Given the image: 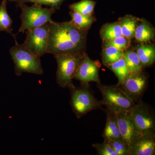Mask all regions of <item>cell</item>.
Returning <instances> with one entry per match:
<instances>
[{
  "instance_id": "cell-1",
  "label": "cell",
  "mask_w": 155,
  "mask_h": 155,
  "mask_svg": "<svg viewBox=\"0 0 155 155\" xmlns=\"http://www.w3.org/2000/svg\"><path fill=\"white\" fill-rule=\"evenodd\" d=\"M86 31L80 30L72 21L49 22L48 54L82 51L86 42Z\"/></svg>"
},
{
  "instance_id": "cell-2",
  "label": "cell",
  "mask_w": 155,
  "mask_h": 155,
  "mask_svg": "<svg viewBox=\"0 0 155 155\" xmlns=\"http://www.w3.org/2000/svg\"><path fill=\"white\" fill-rule=\"evenodd\" d=\"M84 51L63 53L54 56L58 64L56 81L59 86L70 89L75 73L84 57Z\"/></svg>"
},
{
  "instance_id": "cell-3",
  "label": "cell",
  "mask_w": 155,
  "mask_h": 155,
  "mask_svg": "<svg viewBox=\"0 0 155 155\" xmlns=\"http://www.w3.org/2000/svg\"><path fill=\"white\" fill-rule=\"evenodd\" d=\"M14 46L10 49V53L14 64L15 73L19 76L22 73H32L38 75L43 74L40 58L35 55L23 44L17 42L16 37Z\"/></svg>"
},
{
  "instance_id": "cell-4",
  "label": "cell",
  "mask_w": 155,
  "mask_h": 155,
  "mask_svg": "<svg viewBox=\"0 0 155 155\" xmlns=\"http://www.w3.org/2000/svg\"><path fill=\"white\" fill-rule=\"evenodd\" d=\"M17 6L21 11V24L18 32L23 33L52 22V16L56 11L51 8H43L36 4L28 6L25 4H21Z\"/></svg>"
},
{
  "instance_id": "cell-5",
  "label": "cell",
  "mask_w": 155,
  "mask_h": 155,
  "mask_svg": "<svg viewBox=\"0 0 155 155\" xmlns=\"http://www.w3.org/2000/svg\"><path fill=\"white\" fill-rule=\"evenodd\" d=\"M69 89L71 91L70 105L73 113L78 119L90 111L96 109H102L101 101L95 97L88 84H81L78 87L74 85Z\"/></svg>"
},
{
  "instance_id": "cell-6",
  "label": "cell",
  "mask_w": 155,
  "mask_h": 155,
  "mask_svg": "<svg viewBox=\"0 0 155 155\" xmlns=\"http://www.w3.org/2000/svg\"><path fill=\"white\" fill-rule=\"evenodd\" d=\"M97 87L102 95L103 105L111 110L115 112L128 111L135 104L118 85H104L99 83L97 84Z\"/></svg>"
},
{
  "instance_id": "cell-7",
  "label": "cell",
  "mask_w": 155,
  "mask_h": 155,
  "mask_svg": "<svg viewBox=\"0 0 155 155\" xmlns=\"http://www.w3.org/2000/svg\"><path fill=\"white\" fill-rule=\"evenodd\" d=\"M127 112L135 127L142 134L155 133L154 113L149 106L140 101Z\"/></svg>"
},
{
  "instance_id": "cell-8",
  "label": "cell",
  "mask_w": 155,
  "mask_h": 155,
  "mask_svg": "<svg viewBox=\"0 0 155 155\" xmlns=\"http://www.w3.org/2000/svg\"><path fill=\"white\" fill-rule=\"evenodd\" d=\"M49 23L27 31L24 44L25 47L38 58L48 54Z\"/></svg>"
},
{
  "instance_id": "cell-9",
  "label": "cell",
  "mask_w": 155,
  "mask_h": 155,
  "mask_svg": "<svg viewBox=\"0 0 155 155\" xmlns=\"http://www.w3.org/2000/svg\"><path fill=\"white\" fill-rule=\"evenodd\" d=\"M148 80L143 71L129 73L119 87L132 101H141L142 97L147 88Z\"/></svg>"
},
{
  "instance_id": "cell-10",
  "label": "cell",
  "mask_w": 155,
  "mask_h": 155,
  "mask_svg": "<svg viewBox=\"0 0 155 155\" xmlns=\"http://www.w3.org/2000/svg\"><path fill=\"white\" fill-rule=\"evenodd\" d=\"M115 113L122 140L129 147L143 134L135 127L127 111H119Z\"/></svg>"
},
{
  "instance_id": "cell-11",
  "label": "cell",
  "mask_w": 155,
  "mask_h": 155,
  "mask_svg": "<svg viewBox=\"0 0 155 155\" xmlns=\"http://www.w3.org/2000/svg\"><path fill=\"white\" fill-rule=\"evenodd\" d=\"M99 67L95 62L91 60L87 55L84 54L74 78L79 81L81 84H87L90 82L101 83L99 75Z\"/></svg>"
},
{
  "instance_id": "cell-12",
  "label": "cell",
  "mask_w": 155,
  "mask_h": 155,
  "mask_svg": "<svg viewBox=\"0 0 155 155\" xmlns=\"http://www.w3.org/2000/svg\"><path fill=\"white\" fill-rule=\"evenodd\" d=\"M155 134H143L128 147V155H154Z\"/></svg>"
},
{
  "instance_id": "cell-13",
  "label": "cell",
  "mask_w": 155,
  "mask_h": 155,
  "mask_svg": "<svg viewBox=\"0 0 155 155\" xmlns=\"http://www.w3.org/2000/svg\"><path fill=\"white\" fill-rule=\"evenodd\" d=\"M104 111L107 114V117L105 127L102 134L103 137L104 139H122L118 127L116 113L107 108H106Z\"/></svg>"
},
{
  "instance_id": "cell-14",
  "label": "cell",
  "mask_w": 155,
  "mask_h": 155,
  "mask_svg": "<svg viewBox=\"0 0 155 155\" xmlns=\"http://www.w3.org/2000/svg\"><path fill=\"white\" fill-rule=\"evenodd\" d=\"M136 53L143 67H148L154 63L155 49L153 45L144 44L139 45Z\"/></svg>"
},
{
  "instance_id": "cell-15",
  "label": "cell",
  "mask_w": 155,
  "mask_h": 155,
  "mask_svg": "<svg viewBox=\"0 0 155 155\" xmlns=\"http://www.w3.org/2000/svg\"><path fill=\"white\" fill-rule=\"evenodd\" d=\"M7 0H3L0 4V31H5L14 38L16 35L13 33V21L7 11Z\"/></svg>"
},
{
  "instance_id": "cell-16",
  "label": "cell",
  "mask_w": 155,
  "mask_h": 155,
  "mask_svg": "<svg viewBox=\"0 0 155 155\" xmlns=\"http://www.w3.org/2000/svg\"><path fill=\"white\" fill-rule=\"evenodd\" d=\"M154 37V31L146 21H142L136 28L134 37L138 41L146 42L152 40Z\"/></svg>"
},
{
  "instance_id": "cell-17",
  "label": "cell",
  "mask_w": 155,
  "mask_h": 155,
  "mask_svg": "<svg viewBox=\"0 0 155 155\" xmlns=\"http://www.w3.org/2000/svg\"><path fill=\"white\" fill-rule=\"evenodd\" d=\"M123 57L129 73H138L142 71L143 67L136 52L130 50L123 51Z\"/></svg>"
},
{
  "instance_id": "cell-18",
  "label": "cell",
  "mask_w": 155,
  "mask_h": 155,
  "mask_svg": "<svg viewBox=\"0 0 155 155\" xmlns=\"http://www.w3.org/2000/svg\"><path fill=\"white\" fill-rule=\"evenodd\" d=\"M72 18V22L78 29L87 31L95 21L94 17L91 16H86L71 11L69 13Z\"/></svg>"
},
{
  "instance_id": "cell-19",
  "label": "cell",
  "mask_w": 155,
  "mask_h": 155,
  "mask_svg": "<svg viewBox=\"0 0 155 155\" xmlns=\"http://www.w3.org/2000/svg\"><path fill=\"white\" fill-rule=\"evenodd\" d=\"M101 35L104 41L122 36L120 22H114L106 24L101 30Z\"/></svg>"
},
{
  "instance_id": "cell-20",
  "label": "cell",
  "mask_w": 155,
  "mask_h": 155,
  "mask_svg": "<svg viewBox=\"0 0 155 155\" xmlns=\"http://www.w3.org/2000/svg\"><path fill=\"white\" fill-rule=\"evenodd\" d=\"M137 22L136 18L132 16H126L122 18L121 21L119 22L122 36L129 39L134 38Z\"/></svg>"
},
{
  "instance_id": "cell-21",
  "label": "cell",
  "mask_w": 155,
  "mask_h": 155,
  "mask_svg": "<svg viewBox=\"0 0 155 155\" xmlns=\"http://www.w3.org/2000/svg\"><path fill=\"white\" fill-rule=\"evenodd\" d=\"M108 68L113 71L117 76L118 82L117 85L119 86L125 80L129 72L123 57L108 66Z\"/></svg>"
},
{
  "instance_id": "cell-22",
  "label": "cell",
  "mask_w": 155,
  "mask_h": 155,
  "mask_svg": "<svg viewBox=\"0 0 155 155\" xmlns=\"http://www.w3.org/2000/svg\"><path fill=\"white\" fill-rule=\"evenodd\" d=\"M95 5L96 2L92 0H81L69 5V8L71 11L82 15L91 16L94 11Z\"/></svg>"
},
{
  "instance_id": "cell-23",
  "label": "cell",
  "mask_w": 155,
  "mask_h": 155,
  "mask_svg": "<svg viewBox=\"0 0 155 155\" xmlns=\"http://www.w3.org/2000/svg\"><path fill=\"white\" fill-rule=\"evenodd\" d=\"M123 51L113 46L105 47L103 51L102 60L107 67L123 57Z\"/></svg>"
},
{
  "instance_id": "cell-24",
  "label": "cell",
  "mask_w": 155,
  "mask_h": 155,
  "mask_svg": "<svg viewBox=\"0 0 155 155\" xmlns=\"http://www.w3.org/2000/svg\"><path fill=\"white\" fill-rule=\"evenodd\" d=\"M10 2H13L17 4V6L21 4L32 3L34 4L45 5L57 10H59L61 5L66 0H7Z\"/></svg>"
},
{
  "instance_id": "cell-25",
  "label": "cell",
  "mask_w": 155,
  "mask_h": 155,
  "mask_svg": "<svg viewBox=\"0 0 155 155\" xmlns=\"http://www.w3.org/2000/svg\"><path fill=\"white\" fill-rule=\"evenodd\" d=\"M104 141L110 146L116 155H128V146L122 139H104Z\"/></svg>"
},
{
  "instance_id": "cell-26",
  "label": "cell",
  "mask_w": 155,
  "mask_h": 155,
  "mask_svg": "<svg viewBox=\"0 0 155 155\" xmlns=\"http://www.w3.org/2000/svg\"><path fill=\"white\" fill-rule=\"evenodd\" d=\"M130 40L122 35L113 39L105 41L104 46V47L113 46L118 49L124 51L130 46Z\"/></svg>"
},
{
  "instance_id": "cell-27",
  "label": "cell",
  "mask_w": 155,
  "mask_h": 155,
  "mask_svg": "<svg viewBox=\"0 0 155 155\" xmlns=\"http://www.w3.org/2000/svg\"><path fill=\"white\" fill-rule=\"evenodd\" d=\"M99 155H116L112 148L107 143L104 141L102 143H96L92 145Z\"/></svg>"
}]
</instances>
